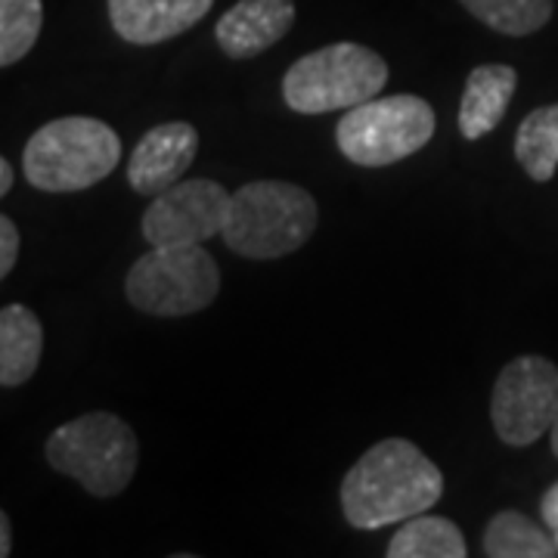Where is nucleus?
Returning <instances> with one entry per match:
<instances>
[{"label": "nucleus", "instance_id": "nucleus-1", "mask_svg": "<svg viewBox=\"0 0 558 558\" xmlns=\"http://www.w3.org/2000/svg\"><path fill=\"white\" fill-rule=\"evenodd\" d=\"M440 497V469L413 440L403 438L369 447L341 481V512L357 531H376L422 515Z\"/></svg>", "mask_w": 558, "mask_h": 558}, {"label": "nucleus", "instance_id": "nucleus-2", "mask_svg": "<svg viewBox=\"0 0 558 558\" xmlns=\"http://www.w3.org/2000/svg\"><path fill=\"white\" fill-rule=\"evenodd\" d=\"M317 220V199L307 190L286 180H252L230 196L223 242L242 258H282L314 236Z\"/></svg>", "mask_w": 558, "mask_h": 558}, {"label": "nucleus", "instance_id": "nucleus-3", "mask_svg": "<svg viewBox=\"0 0 558 558\" xmlns=\"http://www.w3.org/2000/svg\"><path fill=\"white\" fill-rule=\"evenodd\" d=\"M121 161V137L100 119L47 121L22 149V168L44 193H78L106 180Z\"/></svg>", "mask_w": 558, "mask_h": 558}, {"label": "nucleus", "instance_id": "nucleus-4", "mask_svg": "<svg viewBox=\"0 0 558 558\" xmlns=\"http://www.w3.org/2000/svg\"><path fill=\"white\" fill-rule=\"evenodd\" d=\"M47 462L53 472L75 478L90 497L112 499L134 481L137 435L116 413H84L60 425L47 438Z\"/></svg>", "mask_w": 558, "mask_h": 558}, {"label": "nucleus", "instance_id": "nucleus-5", "mask_svg": "<svg viewBox=\"0 0 558 558\" xmlns=\"http://www.w3.org/2000/svg\"><path fill=\"white\" fill-rule=\"evenodd\" d=\"M385 84L388 62L376 50L339 40L289 65L282 78V100L301 116H326L379 97Z\"/></svg>", "mask_w": 558, "mask_h": 558}, {"label": "nucleus", "instance_id": "nucleus-6", "mask_svg": "<svg viewBox=\"0 0 558 558\" xmlns=\"http://www.w3.org/2000/svg\"><path fill=\"white\" fill-rule=\"evenodd\" d=\"M220 292V267L202 245L149 248L124 279L128 301L149 317H190L211 307Z\"/></svg>", "mask_w": 558, "mask_h": 558}, {"label": "nucleus", "instance_id": "nucleus-7", "mask_svg": "<svg viewBox=\"0 0 558 558\" xmlns=\"http://www.w3.org/2000/svg\"><path fill=\"white\" fill-rule=\"evenodd\" d=\"M435 137V109L416 94H395L351 106L336 128L341 156L360 168H388L416 156Z\"/></svg>", "mask_w": 558, "mask_h": 558}, {"label": "nucleus", "instance_id": "nucleus-8", "mask_svg": "<svg viewBox=\"0 0 558 558\" xmlns=\"http://www.w3.org/2000/svg\"><path fill=\"white\" fill-rule=\"evenodd\" d=\"M558 418V366L553 360L524 354L502 366L494 398L490 422L506 447H531Z\"/></svg>", "mask_w": 558, "mask_h": 558}, {"label": "nucleus", "instance_id": "nucleus-9", "mask_svg": "<svg viewBox=\"0 0 558 558\" xmlns=\"http://www.w3.org/2000/svg\"><path fill=\"white\" fill-rule=\"evenodd\" d=\"M230 215V193L218 180H178L153 196L143 215V240L156 248L165 245H202L223 233Z\"/></svg>", "mask_w": 558, "mask_h": 558}, {"label": "nucleus", "instance_id": "nucleus-10", "mask_svg": "<svg viewBox=\"0 0 558 558\" xmlns=\"http://www.w3.org/2000/svg\"><path fill=\"white\" fill-rule=\"evenodd\" d=\"M199 153V131L190 121H165L146 131L128 159V183L140 196H159L174 186Z\"/></svg>", "mask_w": 558, "mask_h": 558}, {"label": "nucleus", "instance_id": "nucleus-11", "mask_svg": "<svg viewBox=\"0 0 558 558\" xmlns=\"http://www.w3.org/2000/svg\"><path fill=\"white\" fill-rule=\"evenodd\" d=\"M295 16V0H240L220 16L215 38L230 60H252L286 38Z\"/></svg>", "mask_w": 558, "mask_h": 558}, {"label": "nucleus", "instance_id": "nucleus-12", "mask_svg": "<svg viewBox=\"0 0 558 558\" xmlns=\"http://www.w3.org/2000/svg\"><path fill=\"white\" fill-rule=\"evenodd\" d=\"M211 3L215 0H109V22L128 44L153 47L199 25Z\"/></svg>", "mask_w": 558, "mask_h": 558}, {"label": "nucleus", "instance_id": "nucleus-13", "mask_svg": "<svg viewBox=\"0 0 558 558\" xmlns=\"http://www.w3.org/2000/svg\"><path fill=\"white\" fill-rule=\"evenodd\" d=\"M519 87V72L502 62H487L469 72L459 102V134L481 140L497 128Z\"/></svg>", "mask_w": 558, "mask_h": 558}, {"label": "nucleus", "instance_id": "nucleus-14", "mask_svg": "<svg viewBox=\"0 0 558 558\" xmlns=\"http://www.w3.org/2000/svg\"><path fill=\"white\" fill-rule=\"evenodd\" d=\"M44 354V326L25 304H7L0 311V385L16 388L38 373Z\"/></svg>", "mask_w": 558, "mask_h": 558}, {"label": "nucleus", "instance_id": "nucleus-15", "mask_svg": "<svg viewBox=\"0 0 558 558\" xmlns=\"http://www.w3.org/2000/svg\"><path fill=\"white\" fill-rule=\"evenodd\" d=\"M469 546L457 524L450 519L438 515H413L400 527L391 546L388 558H465Z\"/></svg>", "mask_w": 558, "mask_h": 558}, {"label": "nucleus", "instance_id": "nucleus-16", "mask_svg": "<svg viewBox=\"0 0 558 558\" xmlns=\"http://www.w3.org/2000/svg\"><path fill=\"white\" fill-rule=\"evenodd\" d=\"M558 553L556 539L539 524L515 509L497 512L484 531V556L490 558H553Z\"/></svg>", "mask_w": 558, "mask_h": 558}, {"label": "nucleus", "instance_id": "nucleus-17", "mask_svg": "<svg viewBox=\"0 0 558 558\" xmlns=\"http://www.w3.org/2000/svg\"><path fill=\"white\" fill-rule=\"evenodd\" d=\"M515 159L524 174L537 183L556 178L558 168V102L539 106L519 124Z\"/></svg>", "mask_w": 558, "mask_h": 558}, {"label": "nucleus", "instance_id": "nucleus-18", "mask_svg": "<svg viewBox=\"0 0 558 558\" xmlns=\"http://www.w3.org/2000/svg\"><path fill=\"white\" fill-rule=\"evenodd\" d=\"M472 16L509 38H524L553 20V0H459Z\"/></svg>", "mask_w": 558, "mask_h": 558}, {"label": "nucleus", "instance_id": "nucleus-19", "mask_svg": "<svg viewBox=\"0 0 558 558\" xmlns=\"http://www.w3.org/2000/svg\"><path fill=\"white\" fill-rule=\"evenodd\" d=\"M44 25L40 0H0V69L25 60Z\"/></svg>", "mask_w": 558, "mask_h": 558}, {"label": "nucleus", "instance_id": "nucleus-20", "mask_svg": "<svg viewBox=\"0 0 558 558\" xmlns=\"http://www.w3.org/2000/svg\"><path fill=\"white\" fill-rule=\"evenodd\" d=\"M20 227L7 215H0V279H7V274L16 267V258H20Z\"/></svg>", "mask_w": 558, "mask_h": 558}, {"label": "nucleus", "instance_id": "nucleus-21", "mask_svg": "<svg viewBox=\"0 0 558 558\" xmlns=\"http://www.w3.org/2000/svg\"><path fill=\"white\" fill-rule=\"evenodd\" d=\"M539 515H543V521H546L549 527H556L558 531V481L546 490V497L539 502Z\"/></svg>", "mask_w": 558, "mask_h": 558}, {"label": "nucleus", "instance_id": "nucleus-22", "mask_svg": "<svg viewBox=\"0 0 558 558\" xmlns=\"http://www.w3.org/2000/svg\"><path fill=\"white\" fill-rule=\"evenodd\" d=\"M10 549H13V534H10V519H7V512L0 509V558L10 556Z\"/></svg>", "mask_w": 558, "mask_h": 558}, {"label": "nucleus", "instance_id": "nucleus-23", "mask_svg": "<svg viewBox=\"0 0 558 558\" xmlns=\"http://www.w3.org/2000/svg\"><path fill=\"white\" fill-rule=\"evenodd\" d=\"M10 190H13V168H10V161L0 156V199H3Z\"/></svg>", "mask_w": 558, "mask_h": 558}, {"label": "nucleus", "instance_id": "nucleus-24", "mask_svg": "<svg viewBox=\"0 0 558 558\" xmlns=\"http://www.w3.org/2000/svg\"><path fill=\"white\" fill-rule=\"evenodd\" d=\"M549 438H553V453H556L558 459V418H556V425L549 428Z\"/></svg>", "mask_w": 558, "mask_h": 558}]
</instances>
